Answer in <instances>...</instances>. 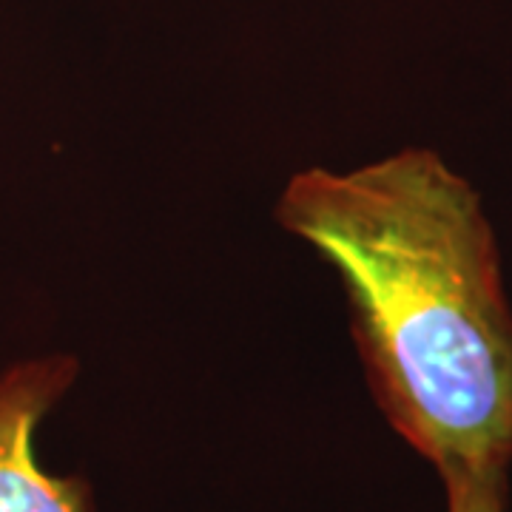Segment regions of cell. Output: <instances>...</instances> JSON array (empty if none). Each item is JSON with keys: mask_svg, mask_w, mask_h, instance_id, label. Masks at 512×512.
Wrapping results in <instances>:
<instances>
[{"mask_svg": "<svg viewBox=\"0 0 512 512\" xmlns=\"http://www.w3.org/2000/svg\"><path fill=\"white\" fill-rule=\"evenodd\" d=\"M279 225L336 271L373 399L436 473L512 467V302L476 185L407 146L288 177Z\"/></svg>", "mask_w": 512, "mask_h": 512, "instance_id": "1", "label": "cell"}, {"mask_svg": "<svg viewBox=\"0 0 512 512\" xmlns=\"http://www.w3.org/2000/svg\"><path fill=\"white\" fill-rule=\"evenodd\" d=\"M72 353H43L0 370V512H92L80 478L46 473L35 433L77 382Z\"/></svg>", "mask_w": 512, "mask_h": 512, "instance_id": "2", "label": "cell"}, {"mask_svg": "<svg viewBox=\"0 0 512 512\" xmlns=\"http://www.w3.org/2000/svg\"><path fill=\"white\" fill-rule=\"evenodd\" d=\"M439 478L447 512H507L510 470L478 467V470H453Z\"/></svg>", "mask_w": 512, "mask_h": 512, "instance_id": "3", "label": "cell"}]
</instances>
